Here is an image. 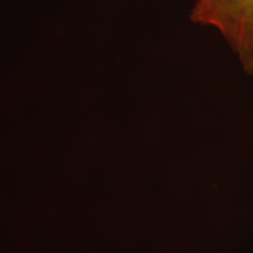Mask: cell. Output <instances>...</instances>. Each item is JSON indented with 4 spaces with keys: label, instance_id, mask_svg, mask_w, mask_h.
<instances>
[{
    "label": "cell",
    "instance_id": "1",
    "mask_svg": "<svg viewBox=\"0 0 253 253\" xmlns=\"http://www.w3.org/2000/svg\"><path fill=\"white\" fill-rule=\"evenodd\" d=\"M191 23L220 34L246 75H253V0H196Z\"/></svg>",
    "mask_w": 253,
    "mask_h": 253
}]
</instances>
